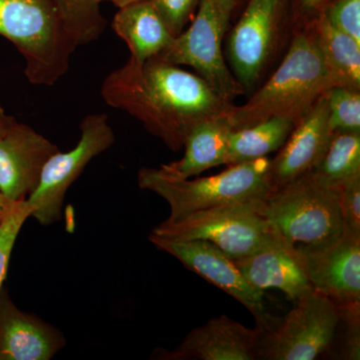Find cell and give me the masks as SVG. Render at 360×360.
I'll use <instances>...</instances> for the list:
<instances>
[{
	"instance_id": "1",
	"label": "cell",
	"mask_w": 360,
	"mask_h": 360,
	"mask_svg": "<svg viewBox=\"0 0 360 360\" xmlns=\"http://www.w3.org/2000/svg\"><path fill=\"white\" fill-rule=\"evenodd\" d=\"M101 96L111 108L134 116L168 148L179 151L200 123L231 110L198 75L155 56L143 65H127L103 82Z\"/></svg>"
},
{
	"instance_id": "2",
	"label": "cell",
	"mask_w": 360,
	"mask_h": 360,
	"mask_svg": "<svg viewBox=\"0 0 360 360\" xmlns=\"http://www.w3.org/2000/svg\"><path fill=\"white\" fill-rule=\"evenodd\" d=\"M333 86L311 32L297 33L266 84L243 105L232 106L229 122L233 130L271 117L290 118L296 123Z\"/></svg>"
},
{
	"instance_id": "3",
	"label": "cell",
	"mask_w": 360,
	"mask_h": 360,
	"mask_svg": "<svg viewBox=\"0 0 360 360\" xmlns=\"http://www.w3.org/2000/svg\"><path fill=\"white\" fill-rule=\"evenodd\" d=\"M137 182L141 189L167 201L168 220L219 206L260 202L274 189L269 156L229 165L219 174L193 180L170 176L160 168L143 167L137 174Z\"/></svg>"
},
{
	"instance_id": "4",
	"label": "cell",
	"mask_w": 360,
	"mask_h": 360,
	"mask_svg": "<svg viewBox=\"0 0 360 360\" xmlns=\"http://www.w3.org/2000/svg\"><path fill=\"white\" fill-rule=\"evenodd\" d=\"M0 35L22 54L25 77L34 85L56 84L77 49L52 0H0Z\"/></svg>"
},
{
	"instance_id": "5",
	"label": "cell",
	"mask_w": 360,
	"mask_h": 360,
	"mask_svg": "<svg viewBox=\"0 0 360 360\" xmlns=\"http://www.w3.org/2000/svg\"><path fill=\"white\" fill-rule=\"evenodd\" d=\"M259 212L295 246L326 243L345 229L338 191L323 186L310 172L272 189L260 202Z\"/></svg>"
},
{
	"instance_id": "6",
	"label": "cell",
	"mask_w": 360,
	"mask_h": 360,
	"mask_svg": "<svg viewBox=\"0 0 360 360\" xmlns=\"http://www.w3.org/2000/svg\"><path fill=\"white\" fill-rule=\"evenodd\" d=\"M236 0H200L193 23L158 58L193 68L219 96L232 103L245 92L225 61L222 42Z\"/></svg>"
},
{
	"instance_id": "7",
	"label": "cell",
	"mask_w": 360,
	"mask_h": 360,
	"mask_svg": "<svg viewBox=\"0 0 360 360\" xmlns=\"http://www.w3.org/2000/svg\"><path fill=\"white\" fill-rule=\"evenodd\" d=\"M260 202L219 206L167 219L151 233L172 240L208 241L231 259H241L278 236L260 213Z\"/></svg>"
},
{
	"instance_id": "8",
	"label": "cell",
	"mask_w": 360,
	"mask_h": 360,
	"mask_svg": "<svg viewBox=\"0 0 360 360\" xmlns=\"http://www.w3.org/2000/svg\"><path fill=\"white\" fill-rule=\"evenodd\" d=\"M340 323L338 305L311 290L298 298L274 328L262 333L257 359H315L331 347Z\"/></svg>"
},
{
	"instance_id": "9",
	"label": "cell",
	"mask_w": 360,
	"mask_h": 360,
	"mask_svg": "<svg viewBox=\"0 0 360 360\" xmlns=\"http://www.w3.org/2000/svg\"><path fill=\"white\" fill-rule=\"evenodd\" d=\"M115 131L105 113H91L80 123V139L75 148L51 156L45 163L39 186L26 200L30 217L51 225L61 219L63 201L71 184L96 156L113 146Z\"/></svg>"
},
{
	"instance_id": "10",
	"label": "cell",
	"mask_w": 360,
	"mask_h": 360,
	"mask_svg": "<svg viewBox=\"0 0 360 360\" xmlns=\"http://www.w3.org/2000/svg\"><path fill=\"white\" fill-rule=\"evenodd\" d=\"M148 240L158 250L179 260L186 269L205 278L224 290L250 310L257 328L262 333L270 330L279 319L271 316L265 309L264 291L248 283L236 262L219 248L205 240H172L150 233Z\"/></svg>"
},
{
	"instance_id": "11",
	"label": "cell",
	"mask_w": 360,
	"mask_h": 360,
	"mask_svg": "<svg viewBox=\"0 0 360 360\" xmlns=\"http://www.w3.org/2000/svg\"><path fill=\"white\" fill-rule=\"evenodd\" d=\"M288 0H250L232 28L227 56L232 73L243 89L257 84L276 47Z\"/></svg>"
},
{
	"instance_id": "12",
	"label": "cell",
	"mask_w": 360,
	"mask_h": 360,
	"mask_svg": "<svg viewBox=\"0 0 360 360\" xmlns=\"http://www.w3.org/2000/svg\"><path fill=\"white\" fill-rule=\"evenodd\" d=\"M295 248L314 290L338 307L360 304V236L343 229L326 243Z\"/></svg>"
},
{
	"instance_id": "13",
	"label": "cell",
	"mask_w": 360,
	"mask_h": 360,
	"mask_svg": "<svg viewBox=\"0 0 360 360\" xmlns=\"http://www.w3.org/2000/svg\"><path fill=\"white\" fill-rule=\"evenodd\" d=\"M59 150L32 127L14 123L0 137V191L11 200H27L39 186L45 163Z\"/></svg>"
},
{
	"instance_id": "14",
	"label": "cell",
	"mask_w": 360,
	"mask_h": 360,
	"mask_svg": "<svg viewBox=\"0 0 360 360\" xmlns=\"http://www.w3.org/2000/svg\"><path fill=\"white\" fill-rule=\"evenodd\" d=\"M262 335L258 328H245L220 315L191 330L174 350L156 348L150 359L255 360L258 359Z\"/></svg>"
},
{
	"instance_id": "15",
	"label": "cell",
	"mask_w": 360,
	"mask_h": 360,
	"mask_svg": "<svg viewBox=\"0 0 360 360\" xmlns=\"http://www.w3.org/2000/svg\"><path fill=\"white\" fill-rule=\"evenodd\" d=\"M326 94L295 123L290 136L271 160L274 189L290 184L315 167L330 141Z\"/></svg>"
},
{
	"instance_id": "16",
	"label": "cell",
	"mask_w": 360,
	"mask_h": 360,
	"mask_svg": "<svg viewBox=\"0 0 360 360\" xmlns=\"http://www.w3.org/2000/svg\"><path fill=\"white\" fill-rule=\"evenodd\" d=\"M66 345L58 328L14 304L0 290V360H51Z\"/></svg>"
},
{
	"instance_id": "17",
	"label": "cell",
	"mask_w": 360,
	"mask_h": 360,
	"mask_svg": "<svg viewBox=\"0 0 360 360\" xmlns=\"http://www.w3.org/2000/svg\"><path fill=\"white\" fill-rule=\"evenodd\" d=\"M234 262L248 283L264 292L277 288L295 302L314 290L297 248L279 236L250 257Z\"/></svg>"
},
{
	"instance_id": "18",
	"label": "cell",
	"mask_w": 360,
	"mask_h": 360,
	"mask_svg": "<svg viewBox=\"0 0 360 360\" xmlns=\"http://www.w3.org/2000/svg\"><path fill=\"white\" fill-rule=\"evenodd\" d=\"M111 26L129 46V63L135 65L160 56L174 37L151 0L120 8Z\"/></svg>"
},
{
	"instance_id": "19",
	"label": "cell",
	"mask_w": 360,
	"mask_h": 360,
	"mask_svg": "<svg viewBox=\"0 0 360 360\" xmlns=\"http://www.w3.org/2000/svg\"><path fill=\"white\" fill-rule=\"evenodd\" d=\"M229 113L196 125L184 141V155L179 160L161 165L160 169L170 176L186 179L226 165L229 139L233 131Z\"/></svg>"
},
{
	"instance_id": "20",
	"label": "cell",
	"mask_w": 360,
	"mask_h": 360,
	"mask_svg": "<svg viewBox=\"0 0 360 360\" xmlns=\"http://www.w3.org/2000/svg\"><path fill=\"white\" fill-rule=\"evenodd\" d=\"M335 86L360 89V42L321 14L310 30Z\"/></svg>"
},
{
	"instance_id": "21",
	"label": "cell",
	"mask_w": 360,
	"mask_h": 360,
	"mask_svg": "<svg viewBox=\"0 0 360 360\" xmlns=\"http://www.w3.org/2000/svg\"><path fill=\"white\" fill-rule=\"evenodd\" d=\"M295 125L290 118L271 117L245 129L233 130L229 139L226 165L267 158L281 149Z\"/></svg>"
},
{
	"instance_id": "22",
	"label": "cell",
	"mask_w": 360,
	"mask_h": 360,
	"mask_svg": "<svg viewBox=\"0 0 360 360\" xmlns=\"http://www.w3.org/2000/svg\"><path fill=\"white\" fill-rule=\"evenodd\" d=\"M310 174L323 186L340 191L360 176V131H335Z\"/></svg>"
},
{
	"instance_id": "23",
	"label": "cell",
	"mask_w": 360,
	"mask_h": 360,
	"mask_svg": "<svg viewBox=\"0 0 360 360\" xmlns=\"http://www.w3.org/2000/svg\"><path fill=\"white\" fill-rule=\"evenodd\" d=\"M75 46L96 41L108 27L99 0H52Z\"/></svg>"
},
{
	"instance_id": "24",
	"label": "cell",
	"mask_w": 360,
	"mask_h": 360,
	"mask_svg": "<svg viewBox=\"0 0 360 360\" xmlns=\"http://www.w3.org/2000/svg\"><path fill=\"white\" fill-rule=\"evenodd\" d=\"M333 132L360 131V89L333 86L326 92Z\"/></svg>"
},
{
	"instance_id": "25",
	"label": "cell",
	"mask_w": 360,
	"mask_h": 360,
	"mask_svg": "<svg viewBox=\"0 0 360 360\" xmlns=\"http://www.w3.org/2000/svg\"><path fill=\"white\" fill-rule=\"evenodd\" d=\"M30 214L32 210L26 200L16 201L11 212L0 222V290L6 277L14 243Z\"/></svg>"
},
{
	"instance_id": "26",
	"label": "cell",
	"mask_w": 360,
	"mask_h": 360,
	"mask_svg": "<svg viewBox=\"0 0 360 360\" xmlns=\"http://www.w3.org/2000/svg\"><path fill=\"white\" fill-rule=\"evenodd\" d=\"M322 14L330 25L360 42V0H336Z\"/></svg>"
},
{
	"instance_id": "27",
	"label": "cell",
	"mask_w": 360,
	"mask_h": 360,
	"mask_svg": "<svg viewBox=\"0 0 360 360\" xmlns=\"http://www.w3.org/2000/svg\"><path fill=\"white\" fill-rule=\"evenodd\" d=\"M170 32L177 37L193 18L200 0H151Z\"/></svg>"
},
{
	"instance_id": "28",
	"label": "cell",
	"mask_w": 360,
	"mask_h": 360,
	"mask_svg": "<svg viewBox=\"0 0 360 360\" xmlns=\"http://www.w3.org/2000/svg\"><path fill=\"white\" fill-rule=\"evenodd\" d=\"M338 195L345 231L360 236V176L341 186Z\"/></svg>"
},
{
	"instance_id": "29",
	"label": "cell",
	"mask_w": 360,
	"mask_h": 360,
	"mask_svg": "<svg viewBox=\"0 0 360 360\" xmlns=\"http://www.w3.org/2000/svg\"><path fill=\"white\" fill-rule=\"evenodd\" d=\"M340 321L345 323L343 336V359H360V304L338 307Z\"/></svg>"
},
{
	"instance_id": "30",
	"label": "cell",
	"mask_w": 360,
	"mask_h": 360,
	"mask_svg": "<svg viewBox=\"0 0 360 360\" xmlns=\"http://www.w3.org/2000/svg\"><path fill=\"white\" fill-rule=\"evenodd\" d=\"M15 122V118L7 115L4 108L0 105V137L4 136Z\"/></svg>"
},
{
	"instance_id": "31",
	"label": "cell",
	"mask_w": 360,
	"mask_h": 360,
	"mask_svg": "<svg viewBox=\"0 0 360 360\" xmlns=\"http://www.w3.org/2000/svg\"><path fill=\"white\" fill-rule=\"evenodd\" d=\"M15 202L16 201L11 200L0 191V222L11 212Z\"/></svg>"
},
{
	"instance_id": "32",
	"label": "cell",
	"mask_w": 360,
	"mask_h": 360,
	"mask_svg": "<svg viewBox=\"0 0 360 360\" xmlns=\"http://www.w3.org/2000/svg\"><path fill=\"white\" fill-rule=\"evenodd\" d=\"M99 1H108L111 4H115L118 8H122V7L130 6V4H136V2L143 1V0H99Z\"/></svg>"
},
{
	"instance_id": "33",
	"label": "cell",
	"mask_w": 360,
	"mask_h": 360,
	"mask_svg": "<svg viewBox=\"0 0 360 360\" xmlns=\"http://www.w3.org/2000/svg\"><path fill=\"white\" fill-rule=\"evenodd\" d=\"M326 0H302V6L307 9H315L321 7Z\"/></svg>"
},
{
	"instance_id": "34",
	"label": "cell",
	"mask_w": 360,
	"mask_h": 360,
	"mask_svg": "<svg viewBox=\"0 0 360 360\" xmlns=\"http://www.w3.org/2000/svg\"><path fill=\"white\" fill-rule=\"evenodd\" d=\"M236 2H238V0H236Z\"/></svg>"
}]
</instances>
